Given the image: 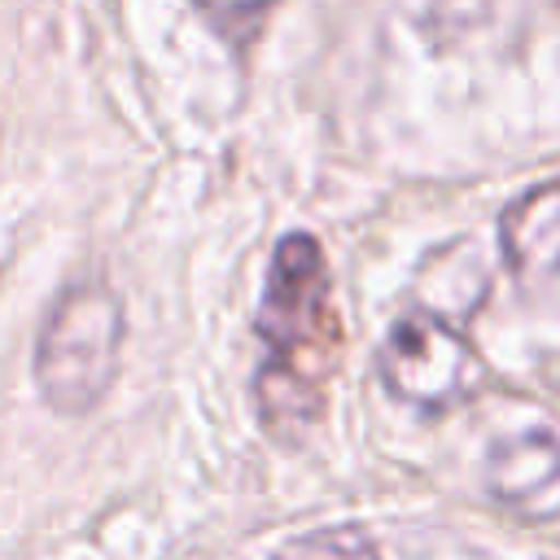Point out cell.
<instances>
[{
    "label": "cell",
    "instance_id": "6",
    "mask_svg": "<svg viewBox=\"0 0 560 560\" xmlns=\"http://www.w3.org/2000/svg\"><path fill=\"white\" fill-rule=\"evenodd\" d=\"M210 18H219V22H249V18H258V13H267L276 0H197Z\"/></svg>",
    "mask_w": 560,
    "mask_h": 560
},
{
    "label": "cell",
    "instance_id": "2",
    "mask_svg": "<svg viewBox=\"0 0 560 560\" xmlns=\"http://www.w3.org/2000/svg\"><path fill=\"white\" fill-rule=\"evenodd\" d=\"M127 337L122 298L105 280L70 284L35 337V389L57 416H88L118 376Z\"/></svg>",
    "mask_w": 560,
    "mask_h": 560
},
{
    "label": "cell",
    "instance_id": "1",
    "mask_svg": "<svg viewBox=\"0 0 560 560\" xmlns=\"http://www.w3.org/2000/svg\"><path fill=\"white\" fill-rule=\"evenodd\" d=\"M254 332L267 363L254 376V402L271 438L298 442L324 411V381L337 363V311L324 249L311 232H289L267 267Z\"/></svg>",
    "mask_w": 560,
    "mask_h": 560
},
{
    "label": "cell",
    "instance_id": "3",
    "mask_svg": "<svg viewBox=\"0 0 560 560\" xmlns=\"http://www.w3.org/2000/svg\"><path fill=\"white\" fill-rule=\"evenodd\" d=\"M381 381L416 411H446L486 385V359L442 315L407 311L381 346Z\"/></svg>",
    "mask_w": 560,
    "mask_h": 560
},
{
    "label": "cell",
    "instance_id": "4",
    "mask_svg": "<svg viewBox=\"0 0 560 560\" xmlns=\"http://www.w3.org/2000/svg\"><path fill=\"white\" fill-rule=\"evenodd\" d=\"M503 254L516 276H560V184L521 197L503 214Z\"/></svg>",
    "mask_w": 560,
    "mask_h": 560
},
{
    "label": "cell",
    "instance_id": "5",
    "mask_svg": "<svg viewBox=\"0 0 560 560\" xmlns=\"http://www.w3.org/2000/svg\"><path fill=\"white\" fill-rule=\"evenodd\" d=\"M271 560H381L376 542L354 525H328L302 538H289Z\"/></svg>",
    "mask_w": 560,
    "mask_h": 560
}]
</instances>
